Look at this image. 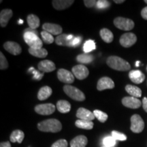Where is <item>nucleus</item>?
Instances as JSON below:
<instances>
[{
	"mask_svg": "<svg viewBox=\"0 0 147 147\" xmlns=\"http://www.w3.org/2000/svg\"><path fill=\"white\" fill-rule=\"evenodd\" d=\"M41 36L42 40L47 45H51V44H52L54 42V40H55L52 36V34L46 32V31H42L41 32Z\"/></svg>",
	"mask_w": 147,
	"mask_h": 147,
	"instance_id": "34",
	"label": "nucleus"
},
{
	"mask_svg": "<svg viewBox=\"0 0 147 147\" xmlns=\"http://www.w3.org/2000/svg\"><path fill=\"white\" fill-rule=\"evenodd\" d=\"M3 48H4L5 50H6L10 54L13 55H18L22 52L21 46L14 42L8 41L5 42L4 45H3Z\"/></svg>",
	"mask_w": 147,
	"mask_h": 147,
	"instance_id": "13",
	"label": "nucleus"
},
{
	"mask_svg": "<svg viewBox=\"0 0 147 147\" xmlns=\"http://www.w3.org/2000/svg\"><path fill=\"white\" fill-rule=\"evenodd\" d=\"M38 128L41 131L57 133L61 130L62 125L57 119H50L39 123Z\"/></svg>",
	"mask_w": 147,
	"mask_h": 147,
	"instance_id": "2",
	"label": "nucleus"
},
{
	"mask_svg": "<svg viewBox=\"0 0 147 147\" xmlns=\"http://www.w3.org/2000/svg\"><path fill=\"white\" fill-rule=\"evenodd\" d=\"M144 2H145V3H146V4H147V0H145V1H144Z\"/></svg>",
	"mask_w": 147,
	"mask_h": 147,
	"instance_id": "48",
	"label": "nucleus"
},
{
	"mask_svg": "<svg viewBox=\"0 0 147 147\" xmlns=\"http://www.w3.org/2000/svg\"><path fill=\"white\" fill-rule=\"evenodd\" d=\"M75 125L78 128L84 129H92L93 127V123L91 121L80 120L78 119L75 122Z\"/></svg>",
	"mask_w": 147,
	"mask_h": 147,
	"instance_id": "29",
	"label": "nucleus"
},
{
	"mask_svg": "<svg viewBox=\"0 0 147 147\" xmlns=\"http://www.w3.org/2000/svg\"><path fill=\"white\" fill-rule=\"evenodd\" d=\"M114 25L116 27L123 31L131 30L135 26L134 22L129 18L117 17L114 20Z\"/></svg>",
	"mask_w": 147,
	"mask_h": 147,
	"instance_id": "5",
	"label": "nucleus"
},
{
	"mask_svg": "<svg viewBox=\"0 0 147 147\" xmlns=\"http://www.w3.org/2000/svg\"><path fill=\"white\" fill-rule=\"evenodd\" d=\"M97 1H95V0H84V5L87 8H93V7H95L97 5Z\"/></svg>",
	"mask_w": 147,
	"mask_h": 147,
	"instance_id": "41",
	"label": "nucleus"
},
{
	"mask_svg": "<svg viewBox=\"0 0 147 147\" xmlns=\"http://www.w3.org/2000/svg\"><path fill=\"white\" fill-rule=\"evenodd\" d=\"M38 69L42 73L51 72L56 69V66L53 61L50 60H44L40 61L38 65Z\"/></svg>",
	"mask_w": 147,
	"mask_h": 147,
	"instance_id": "16",
	"label": "nucleus"
},
{
	"mask_svg": "<svg viewBox=\"0 0 147 147\" xmlns=\"http://www.w3.org/2000/svg\"><path fill=\"white\" fill-rule=\"evenodd\" d=\"M114 87H115V82L109 77H102L97 82V89L98 91L112 89Z\"/></svg>",
	"mask_w": 147,
	"mask_h": 147,
	"instance_id": "11",
	"label": "nucleus"
},
{
	"mask_svg": "<svg viewBox=\"0 0 147 147\" xmlns=\"http://www.w3.org/2000/svg\"><path fill=\"white\" fill-rule=\"evenodd\" d=\"M25 42L30 47L31 49H41L42 48V41L38 36V32L35 29L31 28L26 29L23 35Z\"/></svg>",
	"mask_w": 147,
	"mask_h": 147,
	"instance_id": "1",
	"label": "nucleus"
},
{
	"mask_svg": "<svg viewBox=\"0 0 147 147\" xmlns=\"http://www.w3.org/2000/svg\"><path fill=\"white\" fill-rule=\"evenodd\" d=\"M125 90L129 94L132 95V97L138 98V97H140L142 96V91L136 86L127 84L125 87Z\"/></svg>",
	"mask_w": 147,
	"mask_h": 147,
	"instance_id": "26",
	"label": "nucleus"
},
{
	"mask_svg": "<svg viewBox=\"0 0 147 147\" xmlns=\"http://www.w3.org/2000/svg\"><path fill=\"white\" fill-rule=\"evenodd\" d=\"M42 29H44V31L50 33L52 35H57L61 34L62 33V27L60 25H57V24H54V23H45L42 25Z\"/></svg>",
	"mask_w": 147,
	"mask_h": 147,
	"instance_id": "15",
	"label": "nucleus"
},
{
	"mask_svg": "<svg viewBox=\"0 0 147 147\" xmlns=\"http://www.w3.org/2000/svg\"><path fill=\"white\" fill-rule=\"evenodd\" d=\"M141 16L145 20H147V6L145 7L141 11Z\"/></svg>",
	"mask_w": 147,
	"mask_h": 147,
	"instance_id": "42",
	"label": "nucleus"
},
{
	"mask_svg": "<svg viewBox=\"0 0 147 147\" xmlns=\"http://www.w3.org/2000/svg\"><path fill=\"white\" fill-rule=\"evenodd\" d=\"M58 79L65 84H71L74 82V76L70 71L65 69H59L57 71Z\"/></svg>",
	"mask_w": 147,
	"mask_h": 147,
	"instance_id": "8",
	"label": "nucleus"
},
{
	"mask_svg": "<svg viewBox=\"0 0 147 147\" xmlns=\"http://www.w3.org/2000/svg\"><path fill=\"white\" fill-rule=\"evenodd\" d=\"M103 146L105 147H115L117 144V140L113 136H107L103 139Z\"/></svg>",
	"mask_w": 147,
	"mask_h": 147,
	"instance_id": "33",
	"label": "nucleus"
},
{
	"mask_svg": "<svg viewBox=\"0 0 147 147\" xmlns=\"http://www.w3.org/2000/svg\"><path fill=\"white\" fill-rule=\"evenodd\" d=\"M144 122L142 117L138 115H134L131 117V130L134 133L138 134L143 131Z\"/></svg>",
	"mask_w": 147,
	"mask_h": 147,
	"instance_id": "6",
	"label": "nucleus"
},
{
	"mask_svg": "<svg viewBox=\"0 0 147 147\" xmlns=\"http://www.w3.org/2000/svg\"><path fill=\"white\" fill-rule=\"evenodd\" d=\"M88 142L87 138L80 135L75 137L70 142V147H86Z\"/></svg>",
	"mask_w": 147,
	"mask_h": 147,
	"instance_id": "20",
	"label": "nucleus"
},
{
	"mask_svg": "<svg viewBox=\"0 0 147 147\" xmlns=\"http://www.w3.org/2000/svg\"><path fill=\"white\" fill-rule=\"evenodd\" d=\"M81 41H82L81 37H80V36L74 37L72 40V42H71V47H77L78 46L80 45Z\"/></svg>",
	"mask_w": 147,
	"mask_h": 147,
	"instance_id": "40",
	"label": "nucleus"
},
{
	"mask_svg": "<svg viewBox=\"0 0 147 147\" xmlns=\"http://www.w3.org/2000/svg\"><path fill=\"white\" fill-rule=\"evenodd\" d=\"M101 147H105V146H101Z\"/></svg>",
	"mask_w": 147,
	"mask_h": 147,
	"instance_id": "49",
	"label": "nucleus"
},
{
	"mask_svg": "<svg viewBox=\"0 0 147 147\" xmlns=\"http://www.w3.org/2000/svg\"><path fill=\"white\" fill-rule=\"evenodd\" d=\"M142 106L144 110L147 113V97H144V98H143Z\"/></svg>",
	"mask_w": 147,
	"mask_h": 147,
	"instance_id": "43",
	"label": "nucleus"
},
{
	"mask_svg": "<svg viewBox=\"0 0 147 147\" xmlns=\"http://www.w3.org/2000/svg\"><path fill=\"white\" fill-rule=\"evenodd\" d=\"M67 146L68 144H67V140L65 139H61L53 143L51 147H67Z\"/></svg>",
	"mask_w": 147,
	"mask_h": 147,
	"instance_id": "39",
	"label": "nucleus"
},
{
	"mask_svg": "<svg viewBox=\"0 0 147 147\" xmlns=\"http://www.w3.org/2000/svg\"><path fill=\"white\" fill-rule=\"evenodd\" d=\"M112 136L115 138L116 140L119 141H125L127 140V136L124 134L121 133L117 131H112Z\"/></svg>",
	"mask_w": 147,
	"mask_h": 147,
	"instance_id": "35",
	"label": "nucleus"
},
{
	"mask_svg": "<svg viewBox=\"0 0 147 147\" xmlns=\"http://www.w3.org/2000/svg\"><path fill=\"white\" fill-rule=\"evenodd\" d=\"M63 91L67 96L72 100L82 102L85 100V95L82 92L74 86L66 84L63 87Z\"/></svg>",
	"mask_w": 147,
	"mask_h": 147,
	"instance_id": "4",
	"label": "nucleus"
},
{
	"mask_svg": "<svg viewBox=\"0 0 147 147\" xmlns=\"http://www.w3.org/2000/svg\"><path fill=\"white\" fill-rule=\"evenodd\" d=\"M93 113L94 114L95 118L98 119V121H100L101 123H105L107 121L108 117L106 113L99 110H95Z\"/></svg>",
	"mask_w": 147,
	"mask_h": 147,
	"instance_id": "32",
	"label": "nucleus"
},
{
	"mask_svg": "<svg viewBox=\"0 0 147 147\" xmlns=\"http://www.w3.org/2000/svg\"><path fill=\"white\" fill-rule=\"evenodd\" d=\"M27 21L29 26V28L32 29H35L36 30V29H37L40 26V21L39 18L36 15H35V14H31L27 16Z\"/></svg>",
	"mask_w": 147,
	"mask_h": 147,
	"instance_id": "24",
	"label": "nucleus"
},
{
	"mask_svg": "<svg viewBox=\"0 0 147 147\" xmlns=\"http://www.w3.org/2000/svg\"><path fill=\"white\" fill-rule=\"evenodd\" d=\"M124 0H121V1H118V0H115L114 2H115L116 3H123L124 2Z\"/></svg>",
	"mask_w": 147,
	"mask_h": 147,
	"instance_id": "45",
	"label": "nucleus"
},
{
	"mask_svg": "<svg viewBox=\"0 0 147 147\" xmlns=\"http://www.w3.org/2000/svg\"><path fill=\"white\" fill-rule=\"evenodd\" d=\"M29 71L30 73H32L34 76H33V79L37 80H40L42 78V77L44 76V73H40V71H37L36 69H35L34 67H32L29 69Z\"/></svg>",
	"mask_w": 147,
	"mask_h": 147,
	"instance_id": "36",
	"label": "nucleus"
},
{
	"mask_svg": "<svg viewBox=\"0 0 147 147\" xmlns=\"http://www.w3.org/2000/svg\"><path fill=\"white\" fill-rule=\"evenodd\" d=\"M130 80L135 84H140L144 81L145 75L140 70H131L129 73Z\"/></svg>",
	"mask_w": 147,
	"mask_h": 147,
	"instance_id": "17",
	"label": "nucleus"
},
{
	"mask_svg": "<svg viewBox=\"0 0 147 147\" xmlns=\"http://www.w3.org/2000/svg\"><path fill=\"white\" fill-rule=\"evenodd\" d=\"M146 69H147V67H146Z\"/></svg>",
	"mask_w": 147,
	"mask_h": 147,
	"instance_id": "50",
	"label": "nucleus"
},
{
	"mask_svg": "<svg viewBox=\"0 0 147 147\" xmlns=\"http://www.w3.org/2000/svg\"><path fill=\"white\" fill-rule=\"evenodd\" d=\"M18 22H19V24H20V25H21V24H23V21H22L21 19H19V21H18Z\"/></svg>",
	"mask_w": 147,
	"mask_h": 147,
	"instance_id": "46",
	"label": "nucleus"
},
{
	"mask_svg": "<svg viewBox=\"0 0 147 147\" xmlns=\"http://www.w3.org/2000/svg\"><path fill=\"white\" fill-rule=\"evenodd\" d=\"M100 36L102 38V39L104 40V42L106 43H110L113 41L114 39V36L113 34L110 30L108 29L104 28L101 29L100 32Z\"/></svg>",
	"mask_w": 147,
	"mask_h": 147,
	"instance_id": "27",
	"label": "nucleus"
},
{
	"mask_svg": "<svg viewBox=\"0 0 147 147\" xmlns=\"http://www.w3.org/2000/svg\"><path fill=\"white\" fill-rule=\"evenodd\" d=\"M94 59V57L92 55L88 54V53H84V54L78 55L76 57L77 61L80 63L88 64L91 63Z\"/></svg>",
	"mask_w": 147,
	"mask_h": 147,
	"instance_id": "30",
	"label": "nucleus"
},
{
	"mask_svg": "<svg viewBox=\"0 0 147 147\" xmlns=\"http://www.w3.org/2000/svg\"><path fill=\"white\" fill-rule=\"evenodd\" d=\"M0 147H11V144L9 142H1L0 144Z\"/></svg>",
	"mask_w": 147,
	"mask_h": 147,
	"instance_id": "44",
	"label": "nucleus"
},
{
	"mask_svg": "<svg viewBox=\"0 0 147 147\" xmlns=\"http://www.w3.org/2000/svg\"><path fill=\"white\" fill-rule=\"evenodd\" d=\"M122 104L127 108L137 109L142 105L141 101L134 97H125L122 100Z\"/></svg>",
	"mask_w": 147,
	"mask_h": 147,
	"instance_id": "12",
	"label": "nucleus"
},
{
	"mask_svg": "<svg viewBox=\"0 0 147 147\" xmlns=\"http://www.w3.org/2000/svg\"><path fill=\"white\" fill-rule=\"evenodd\" d=\"M57 108L61 113H67L71 110V104L66 100H59L57 103Z\"/></svg>",
	"mask_w": 147,
	"mask_h": 147,
	"instance_id": "25",
	"label": "nucleus"
},
{
	"mask_svg": "<svg viewBox=\"0 0 147 147\" xmlns=\"http://www.w3.org/2000/svg\"><path fill=\"white\" fill-rule=\"evenodd\" d=\"M76 117L78 119L80 120H86V121H93L95 118L94 114L93 112L86 109L84 108H80L77 110Z\"/></svg>",
	"mask_w": 147,
	"mask_h": 147,
	"instance_id": "14",
	"label": "nucleus"
},
{
	"mask_svg": "<svg viewBox=\"0 0 147 147\" xmlns=\"http://www.w3.org/2000/svg\"><path fill=\"white\" fill-rule=\"evenodd\" d=\"M53 90L49 86H45L39 90L38 93V98L40 101L47 100L52 95Z\"/></svg>",
	"mask_w": 147,
	"mask_h": 147,
	"instance_id": "21",
	"label": "nucleus"
},
{
	"mask_svg": "<svg viewBox=\"0 0 147 147\" xmlns=\"http://www.w3.org/2000/svg\"><path fill=\"white\" fill-rule=\"evenodd\" d=\"M96 49V46H95V43L93 40H89L85 42L83 46V50L85 53H89V52H91L92 51L95 50Z\"/></svg>",
	"mask_w": 147,
	"mask_h": 147,
	"instance_id": "31",
	"label": "nucleus"
},
{
	"mask_svg": "<svg viewBox=\"0 0 147 147\" xmlns=\"http://www.w3.org/2000/svg\"><path fill=\"white\" fill-rule=\"evenodd\" d=\"M8 67V63L4 55L2 53H0V69H5Z\"/></svg>",
	"mask_w": 147,
	"mask_h": 147,
	"instance_id": "37",
	"label": "nucleus"
},
{
	"mask_svg": "<svg viewBox=\"0 0 147 147\" xmlns=\"http://www.w3.org/2000/svg\"><path fill=\"white\" fill-rule=\"evenodd\" d=\"M68 35L63 34H61L59 36H57L55 38V43L59 46H65V47H71V42L72 40H69L67 38Z\"/></svg>",
	"mask_w": 147,
	"mask_h": 147,
	"instance_id": "22",
	"label": "nucleus"
},
{
	"mask_svg": "<svg viewBox=\"0 0 147 147\" xmlns=\"http://www.w3.org/2000/svg\"><path fill=\"white\" fill-rule=\"evenodd\" d=\"M53 7L57 10H63L68 8L74 3L73 0H54L53 1Z\"/></svg>",
	"mask_w": 147,
	"mask_h": 147,
	"instance_id": "18",
	"label": "nucleus"
},
{
	"mask_svg": "<svg viewBox=\"0 0 147 147\" xmlns=\"http://www.w3.org/2000/svg\"><path fill=\"white\" fill-rule=\"evenodd\" d=\"M137 41V37L133 33H126L122 35L119 40L121 45L125 48H129Z\"/></svg>",
	"mask_w": 147,
	"mask_h": 147,
	"instance_id": "7",
	"label": "nucleus"
},
{
	"mask_svg": "<svg viewBox=\"0 0 147 147\" xmlns=\"http://www.w3.org/2000/svg\"><path fill=\"white\" fill-rule=\"evenodd\" d=\"M24 137H25V134L23 131L19 129L14 130L12 132L10 136V140L12 142H18L19 144L23 142Z\"/></svg>",
	"mask_w": 147,
	"mask_h": 147,
	"instance_id": "23",
	"label": "nucleus"
},
{
	"mask_svg": "<svg viewBox=\"0 0 147 147\" xmlns=\"http://www.w3.org/2000/svg\"><path fill=\"white\" fill-rule=\"evenodd\" d=\"M140 63V61H136V65L137 67H138V66H139Z\"/></svg>",
	"mask_w": 147,
	"mask_h": 147,
	"instance_id": "47",
	"label": "nucleus"
},
{
	"mask_svg": "<svg viewBox=\"0 0 147 147\" xmlns=\"http://www.w3.org/2000/svg\"><path fill=\"white\" fill-rule=\"evenodd\" d=\"M13 15L12 10L10 9H4L0 13V25L1 27H5L8 24L9 20Z\"/></svg>",
	"mask_w": 147,
	"mask_h": 147,
	"instance_id": "19",
	"label": "nucleus"
},
{
	"mask_svg": "<svg viewBox=\"0 0 147 147\" xmlns=\"http://www.w3.org/2000/svg\"><path fill=\"white\" fill-rule=\"evenodd\" d=\"M71 70H72L74 76H75V77L79 80H83V79L86 78L89 76V69L87 67L84 65H82V64L75 65L74 67H72Z\"/></svg>",
	"mask_w": 147,
	"mask_h": 147,
	"instance_id": "9",
	"label": "nucleus"
},
{
	"mask_svg": "<svg viewBox=\"0 0 147 147\" xmlns=\"http://www.w3.org/2000/svg\"><path fill=\"white\" fill-rule=\"evenodd\" d=\"M29 53L33 56L38 58H45L48 55V51L45 49H29Z\"/></svg>",
	"mask_w": 147,
	"mask_h": 147,
	"instance_id": "28",
	"label": "nucleus"
},
{
	"mask_svg": "<svg viewBox=\"0 0 147 147\" xmlns=\"http://www.w3.org/2000/svg\"><path fill=\"white\" fill-rule=\"evenodd\" d=\"M106 63L110 68L117 71H128L131 65L123 59L117 56H110L106 60Z\"/></svg>",
	"mask_w": 147,
	"mask_h": 147,
	"instance_id": "3",
	"label": "nucleus"
},
{
	"mask_svg": "<svg viewBox=\"0 0 147 147\" xmlns=\"http://www.w3.org/2000/svg\"><path fill=\"white\" fill-rule=\"evenodd\" d=\"M36 113L41 115H50L55 111V106L53 104H44L37 105L35 107Z\"/></svg>",
	"mask_w": 147,
	"mask_h": 147,
	"instance_id": "10",
	"label": "nucleus"
},
{
	"mask_svg": "<svg viewBox=\"0 0 147 147\" xmlns=\"http://www.w3.org/2000/svg\"><path fill=\"white\" fill-rule=\"evenodd\" d=\"M110 3L108 1H106V0H100L97 1L96 8L97 9H106L110 7Z\"/></svg>",
	"mask_w": 147,
	"mask_h": 147,
	"instance_id": "38",
	"label": "nucleus"
}]
</instances>
